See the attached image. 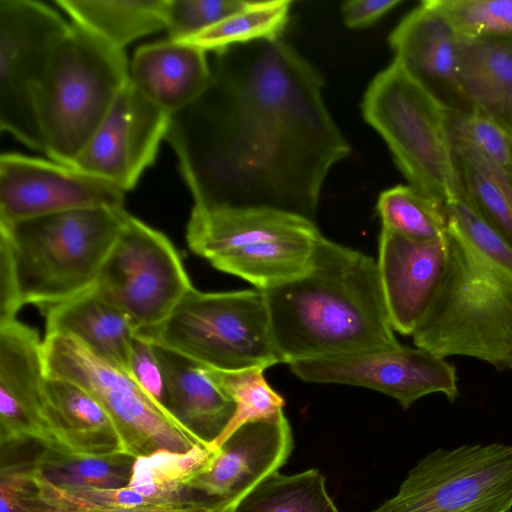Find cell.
<instances>
[{"label": "cell", "instance_id": "22", "mask_svg": "<svg viewBox=\"0 0 512 512\" xmlns=\"http://www.w3.org/2000/svg\"><path fill=\"white\" fill-rule=\"evenodd\" d=\"M210 77L206 51L170 39L138 48L129 68L132 84L170 116L197 100Z\"/></svg>", "mask_w": 512, "mask_h": 512}, {"label": "cell", "instance_id": "5", "mask_svg": "<svg viewBox=\"0 0 512 512\" xmlns=\"http://www.w3.org/2000/svg\"><path fill=\"white\" fill-rule=\"evenodd\" d=\"M321 236L314 221L264 207L193 206L186 229L194 254L263 291L307 272Z\"/></svg>", "mask_w": 512, "mask_h": 512}, {"label": "cell", "instance_id": "29", "mask_svg": "<svg viewBox=\"0 0 512 512\" xmlns=\"http://www.w3.org/2000/svg\"><path fill=\"white\" fill-rule=\"evenodd\" d=\"M216 452L208 443L183 453L158 450L138 457L128 487L162 500L184 497L188 482L209 464Z\"/></svg>", "mask_w": 512, "mask_h": 512}, {"label": "cell", "instance_id": "15", "mask_svg": "<svg viewBox=\"0 0 512 512\" xmlns=\"http://www.w3.org/2000/svg\"><path fill=\"white\" fill-rule=\"evenodd\" d=\"M170 117L129 78L73 167L107 180L124 192L132 189L154 163Z\"/></svg>", "mask_w": 512, "mask_h": 512}, {"label": "cell", "instance_id": "12", "mask_svg": "<svg viewBox=\"0 0 512 512\" xmlns=\"http://www.w3.org/2000/svg\"><path fill=\"white\" fill-rule=\"evenodd\" d=\"M71 25L35 0H0V128L43 151L38 100L53 55Z\"/></svg>", "mask_w": 512, "mask_h": 512}, {"label": "cell", "instance_id": "10", "mask_svg": "<svg viewBox=\"0 0 512 512\" xmlns=\"http://www.w3.org/2000/svg\"><path fill=\"white\" fill-rule=\"evenodd\" d=\"M94 288L149 338L193 286L169 238L127 212Z\"/></svg>", "mask_w": 512, "mask_h": 512}, {"label": "cell", "instance_id": "32", "mask_svg": "<svg viewBox=\"0 0 512 512\" xmlns=\"http://www.w3.org/2000/svg\"><path fill=\"white\" fill-rule=\"evenodd\" d=\"M376 209L382 228L406 238L432 241L444 234V205L410 185H398L383 191Z\"/></svg>", "mask_w": 512, "mask_h": 512}, {"label": "cell", "instance_id": "7", "mask_svg": "<svg viewBox=\"0 0 512 512\" xmlns=\"http://www.w3.org/2000/svg\"><path fill=\"white\" fill-rule=\"evenodd\" d=\"M361 109L410 186L442 205L459 196L447 111L398 62L372 79Z\"/></svg>", "mask_w": 512, "mask_h": 512}, {"label": "cell", "instance_id": "9", "mask_svg": "<svg viewBox=\"0 0 512 512\" xmlns=\"http://www.w3.org/2000/svg\"><path fill=\"white\" fill-rule=\"evenodd\" d=\"M46 376L77 383L108 412L133 458L158 450L187 452L208 444L156 403L131 376L64 335H45Z\"/></svg>", "mask_w": 512, "mask_h": 512}, {"label": "cell", "instance_id": "3", "mask_svg": "<svg viewBox=\"0 0 512 512\" xmlns=\"http://www.w3.org/2000/svg\"><path fill=\"white\" fill-rule=\"evenodd\" d=\"M446 264L415 346L512 369V247L465 201L444 205Z\"/></svg>", "mask_w": 512, "mask_h": 512}, {"label": "cell", "instance_id": "18", "mask_svg": "<svg viewBox=\"0 0 512 512\" xmlns=\"http://www.w3.org/2000/svg\"><path fill=\"white\" fill-rule=\"evenodd\" d=\"M293 446L290 424L281 412L274 418L248 422L221 446L209 464L187 486L209 498L235 506L288 459Z\"/></svg>", "mask_w": 512, "mask_h": 512}, {"label": "cell", "instance_id": "38", "mask_svg": "<svg viewBox=\"0 0 512 512\" xmlns=\"http://www.w3.org/2000/svg\"><path fill=\"white\" fill-rule=\"evenodd\" d=\"M31 490L28 468L2 466L0 512H26L25 497Z\"/></svg>", "mask_w": 512, "mask_h": 512}, {"label": "cell", "instance_id": "30", "mask_svg": "<svg viewBox=\"0 0 512 512\" xmlns=\"http://www.w3.org/2000/svg\"><path fill=\"white\" fill-rule=\"evenodd\" d=\"M31 490L25 498L26 512H233L226 499L181 497L134 508H111L87 503L47 480L32 464L28 467Z\"/></svg>", "mask_w": 512, "mask_h": 512}, {"label": "cell", "instance_id": "4", "mask_svg": "<svg viewBox=\"0 0 512 512\" xmlns=\"http://www.w3.org/2000/svg\"><path fill=\"white\" fill-rule=\"evenodd\" d=\"M126 213L88 208L0 223V320L91 289Z\"/></svg>", "mask_w": 512, "mask_h": 512}, {"label": "cell", "instance_id": "36", "mask_svg": "<svg viewBox=\"0 0 512 512\" xmlns=\"http://www.w3.org/2000/svg\"><path fill=\"white\" fill-rule=\"evenodd\" d=\"M447 121L450 133L464 139L512 174V134L477 111L447 112Z\"/></svg>", "mask_w": 512, "mask_h": 512}, {"label": "cell", "instance_id": "13", "mask_svg": "<svg viewBox=\"0 0 512 512\" xmlns=\"http://www.w3.org/2000/svg\"><path fill=\"white\" fill-rule=\"evenodd\" d=\"M288 365L303 381L369 388L394 398L403 408L433 393L444 394L450 402L459 396L456 367L417 346L399 345L298 360Z\"/></svg>", "mask_w": 512, "mask_h": 512}, {"label": "cell", "instance_id": "23", "mask_svg": "<svg viewBox=\"0 0 512 512\" xmlns=\"http://www.w3.org/2000/svg\"><path fill=\"white\" fill-rule=\"evenodd\" d=\"M45 335L74 338L100 359L129 373L135 329L129 318L101 297L94 286L45 309Z\"/></svg>", "mask_w": 512, "mask_h": 512}, {"label": "cell", "instance_id": "14", "mask_svg": "<svg viewBox=\"0 0 512 512\" xmlns=\"http://www.w3.org/2000/svg\"><path fill=\"white\" fill-rule=\"evenodd\" d=\"M124 194L107 180L53 160L0 157V223L78 209L121 210Z\"/></svg>", "mask_w": 512, "mask_h": 512}, {"label": "cell", "instance_id": "6", "mask_svg": "<svg viewBox=\"0 0 512 512\" xmlns=\"http://www.w3.org/2000/svg\"><path fill=\"white\" fill-rule=\"evenodd\" d=\"M128 80L124 51L72 24L53 55L38 100L47 157L73 167Z\"/></svg>", "mask_w": 512, "mask_h": 512}, {"label": "cell", "instance_id": "39", "mask_svg": "<svg viewBox=\"0 0 512 512\" xmlns=\"http://www.w3.org/2000/svg\"><path fill=\"white\" fill-rule=\"evenodd\" d=\"M401 3V0H349L341 7L343 21L349 28L367 27Z\"/></svg>", "mask_w": 512, "mask_h": 512}, {"label": "cell", "instance_id": "19", "mask_svg": "<svg viewBox=\"0 0 512 512\" xmlns=\"http://www.w3.org/2000/svg\"><path fill=\"white\" fill-rule=\"evenodd\" d=\"M444 235L417 241L382 228L377 266L393 329L412 335L428 310L444 274Z\"/></svg>", "mask_w": 512, "mask_h": 512}, {"label": "cell", "instance_id": "27", "mask_svg": "<svg viewBox=\"0 0 512 512\" xmlns=\"http://www.w3.org/2000/svg\"><path fill=\"white\" fill-rule=\"evenodd\" d=\"M233 512H340L317 469L268 476L236 505Z\"/></svg>", "mask_w": 512, "mask_h": 512}, {"label": "cell", "instance_id": "31", "mask_svg": "<svg viewBox=\"0 0 512 512\" xmlns=\"http://www.w3.org/2000/svg\"><path fill=\"white\" fill-rule=\"evenodd\" d=\"M135 458L69 457L43 450L32 465L51 483L68 489H117L128 486Z\"/></svg>", "mask_w": 512, "mask_h": 512}, {"label": "cell", "instance_id": "34", "mask_svg": "<svg viewBox=\"0 0 512 512\" xmlns=\"http://www.w3.org/2000/svg\"><path fill=\"white\" fill-rule=\"evenodd\" d=\"M431 2L460 37L512 35V0H431Z\"/></svg>", "mask_w": 512, "mask_h": 512}, {"label": "cell", "instance_id": "33", "mask_svg": "<svg viewBox=\"0 0 512 512\" xmlns=\"http://www.w3.org/2000/svg\"><path fill=\"white\" fill-rule=\"evenodd\" d=\"M216 370V375L236 404V411L220 435L209 442L218 451L242 425L271 419L283 412L285 401L266 381L264 368L249 367L235 371Z\"/></svg>", "mask_w": 512, "mask_h": 512}, {"label": "cell", "instance_id": "17", "mask_svg": "<svg viewBox=\"0 0 512 512\" xmlns=\"http://www.w3.org/2000/svg\"><path fill=\"white\" fill-rule=\"evenodd\" d=\"M44 342L17 317L0 320L1 445L45 442Z\"/></svg>", "mask_w": 512, "mask_h": 512}, {"label": "cell", "instance_id": "37", "mask_svg": "<svg viewBox=\"0 0 512 512\" xmlns=\"http://www.w3.org/2000/svg\"><path fill=\"white\" fill-rule=\"evenodd\" d=\"M128 374L148 396L166 409L164 375L153 342L135 335Z\"/></svg>", "mask_w": 512, "mask_h": 512}, {"label": "cell", "instance_id": "8", "mask_svg": "<svg viewBox=\"0 0 512 512\" xmlns=\"http://www.w3.org/2000/svg\"><path fill=\"white\" fill-rule=\"evenodd\" d=\"M146 339L221 371L280 363L265 294L257 288L202 292L193 287Z\"/></svg>", "mask_w": 512, "mask_h": 512}, {"label": "cell", "instance_id": "35", "mask_svg": "<svg viewBox=\"0 0 512 512\" xmlns=\"http://www.w3.org/2000/svg\"><path fill=\"white\" fill-rule=\"evenodd\" d=\"M249 0H168L170 40L183 41L246 8Z\"/></svg>", "mask_w": 512, "mask_h": 512}, {"label": "cell", "instance_id": "1", "mask_svg": "<svg viewBox=\"0 0 512 512\" xmlns=\"http://www.w3.org/2000/svg\"><path fill=\"white\" fill-rule=\"evenodd\" d=\"M201 96L170 117L194 207H264L314 221L329 171L351 147L316 68L282 38L215 51Z\"/></svg>", "mask_w": 512, "mask_h": 512}, {"label": "cell", "instance_id": "24", "mask_svg": "<svg viewBox=\"0 0 512 512\" xmlns=\"http://www.w3.org/2000/svg\"><path fill=\"white\" fill-rule=\"evenodd\" d=\"M457 73L474 110L512 134V35L458 36Z\"/></svg>", "mask_w": 512, "mask_h": 512}, {"label": "cell", "instance_id": "21", "mask_svg": "<svg viewBox=\"0 0 512 512\" xmlns=\"http://www.w3.org/2000/svg\"><path fill=\"white\" fill-rule=\"evenodd\" d=\"M165 381V407L182 424L211 442L226 428L236 404L216 370L154 343Z\"/></svg>", "mask_w": 512, "mask_h": 512}, {"label": "cell", "instance_id": "2", "mask_svg": "<svg viewBox=\"0 0 512 512\" xmlns=\"http://www.w3.org/2000/svg\"><path fill=\"white\" fill-rule=\"evenodd\" d=\"M263 292L280 363L401 345L377 261L323 235L307 272Z\"/></svg>", "mask_w": 512, "mask_h": 512}, {"label": "cell", "instance_id": "28", "mask_svg": "<svg viewBox=\"0 0 512 512\" xmlns=\"http://www.w3.org/2000/svg\"><path fill=\"white\" fill-rule=\"evenodd\" d=\"M289 0L251 1L243 10L180 42L204 51L282 38L289 21Z\"/></svg>", "mask_w": 512, "mask_h": 512}, {"label": "cell", "instance_id": "11", "mask_svg": "<svg viewBox=\"0 0 512 512\" xmlns=\"http://www.w3.org/2000/svg\"><path fill=\"white\" fill-rule=\"evenodd\" d=\"M512 445L437 449L408 473L398 492L374 512H508Z\"/></svg>", "mask_w": 512, "mask_h": 512}, {"label": "cell", "instance_id": "26", "mask_svg": "<svg viewBox=\"0 0 512 512\" xmlns=\"http://www.w3.org/2000/svg\"><path fill=\"white\" fill-rule=\"evenodd\" d=\"M73 24L123 50L166 27L168 0H55Z\"/></svg>", "mask_w": 512, "mask_h": 512}, {"label": "cell", "instance_id": "25", "mask_svg": "<svg viewBox=\"0 0 512 512\" xmlns=\"http://www.w3.org/2000/svg\"><path fill=\"white\" fill-rule=\"evenodd\" d=\"M459 198L512 247V174L449 132Z\"/></svg>", "mask_w": 512, "mask_h": 512}, {"label": "cell", "instance_id": "20", "mask_svg": "<svg viewBox=\"0 0 512 512\" xmlns=\"http://www.w3.org/2000/svg\"><path fill=\"white\" fill-rule=\"evenodd\" d=\"M43 419L45 451L69 457L128 455L108 412L75 382L46 376Z\"/></svg>", "mask_w": 512, "mask_h": 512}, {"label": "cell", "instance_id": "16", "mask_svg": "<svg viewBox=\"0 0 512 512\" xmlns=\"http://www.w3.org/2000/svg\"><path fill=\"white\" fill-rule=\"evenodd\" d=\"M388 42L394 60L447 112L475 111L458 78V35L431 0L405 15Z\"/></svg>", "mask_w": 512, "mask_h": 512}]
</instances>
